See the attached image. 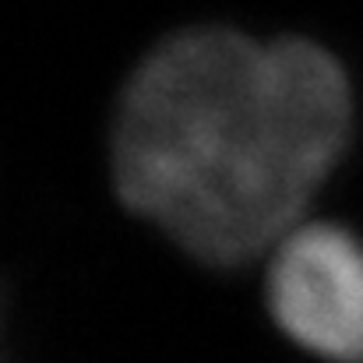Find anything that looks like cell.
Returning <instances> with one entry per match:
<instances>
[{"label": "cell", "mask_w": 363, "mask_h": 363, "mask_svg": "<svg viewBox=\"0 0 363 363\" xmlns=\"http://www.w3.org/2000/svg\"><path fill=\"white\" fill-rule=\"evenodd\" d=\"M360 121L357 74L332 46L191 28L159 43L123 89L113 198L191 261L254 272L321 212Z\"/></svg>", "instance_id": "cell-1"}, {"label": "cell", "mask_w": 363, "mask_h": 363, "mask_svg": "<svg viewBox=\"0 0 363 363\" xmlns=\"http://www.w3.org/2000/svg\"><path fill=\"white\" fill-rule=\"evenodd\" d=\"M275 328L321 363H363V230L314 212L257 264Z\"/></svg>", "instance_id": "cell-2"}]
</instances>
